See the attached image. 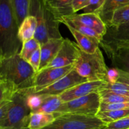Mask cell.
<instances>
[{
    "label": "cell",
    "mask_w": 129,
    "mask_h": 129,
    "mask_svg": "<svg viewBox=\"0 0 129 129\" xmlns=\"http://www.w3.org/2000/svg\"><path fill=\"white\" fill-rule=\"evenodd\" d=\"M11 0H0V58L20 54L22 44Z\"/></svg>",
    "instance_id": "obj_1"
},
{
    "label": "cell",
    "mask_w": 129,
    "mask_h": 129,
    "mask_svg": "<svg viewBox=\"0 0 129 129\" xmlns=\"http://www.w3.org/2000/svg\"><path fill=\"white\" fill-rule=\"evenodd\" d=\"M36 72L19 54L0 58V80L10 82L20 91L34 86Z\"/></svg>",
    "instance_id": "obj_2"
},
{
    "label": "cell",
    "mask_w": 129,
    "mask_h": 129,
    "mask_svg": "<svg viewBox=\"0 0 129 129\" xmlns=\"http://www.w3.org/2000/svg\"><path fill=\"white\" fill-rule=\"evenodd\" d=\"M29 15L35 16L37 20L34 38L40 45L50 39L62 38L59 31L60 23L45 6L43 0H31Z\"/></svg>",
    "instance_id": "obj_3"
},
{
    "label": "cell",
    "mask_w": 129,
    "mask_h": 129,
    "mask_svg": "<svg viewBox=\"0 0 129 129\" xmlns=\"http://www.w3.org/2000/svg\"><path fill=\"white\" fill-rule=\"evenodd\" d=\"M78 74L88 81L108 83L109 70L100 48L93 54L84 52L80 49L78 59L74 64Z\"/></svg>",
    "instance_id": "obj_4"
},
{
    "label": "cell",
    "mask_w": 129,
    "mask_h": 129,
    "mask_svg": "<svg viewBox=\"0 0 129 129\" xmlns=\"http://www.w3.org/2000/svg\"><path fill=\"white\" fill-rule=\"evenodd\" d=\"M27 89L16 93L13 100L7 118L0 124V129H28L31 111L26 103Z\"/></svg>",
    "instance_id": "obj_5"
},
{
    "label": "cell",
    "mask_w": 129,
    "mask_h": 129,
    "mask_svg": "<svg viewBox=\"0 0 129 129\" xmlns=\"http://www.w3.org/2000/svg\"><path fill=\"white\" fill-rule=\"evenodd\" d=\"M101 103L102 101L99 92H94L88 95L63 103L59 112L54 115L55 118L65 113L96 117L100 112Z\"/></svg>",
    "instance_id": "obj_6"
},
{
    "label": "cell",
    "mask_w": 129,
    "mask_h": 129,
    "mask_svg": "<svg viewBox=\"0 0 129 129\" xmlns=\"http://www.w3.org/2000/svg\"><path fill=\"white\" fill-rule=\"evenodd\" d=\"M105 125L97 117L65 113L57 116L52 123L42 129H98Z\"/></svg>",
    "instance_id": "obj_7"
},
{
    "label": "cell",
    "mask_w": 129,
    "mask_h": 129,
    "mask_svg": "<svg viewBox=\"0 0 129 129\" xmlns=\"http://www.w3.org/2000/svg\"><path fill=\"white\" fill-rule=\"evenodd\" d=\"M100 46L114 69L129 74V44L102 40Z\"/></svg>",
    "instance_id": "obj_8"
},
{
    "label": "cell",
    "mask_w": 129,
    "mask_h": 129,
    "mask_svg": "<svg viewBox=\"0 0 129 129\" xmlns=\"http://www.w3.org/2000/svg\"><path fill=\"white\" fill-rule=\"evenodd\" d=\"M74 69V64L63 68H46L35 74L34 86L30 88L31 93H35L49 86L68 74Z\"/></svg>",
    "instance_id": "obj_9"
},
{
    "label": "cell",
    "mask_w": 129,
    "mask_h": 129,
    "mask_svg": "<svg viewBox=\"0 0 129 129\" xmlns=\"http://www.w3.org/2000/svg\"><path fill=\"white\" fill-rule=\"evenodd\" d=\"M88 81L86 78L79 75L74 69L68 74L59 79L55 83L42 90L35 92V94L43 97L49 96H59L68 89L80 83ZM31 92V91H30Z\"/></svg>",
    "instance_id": "obj_10"
},
{
    "label": "cell",
    "mask_w": 129,
    "mask_h": 129,
    "mask_svg": "<svg viewBox=\"0 0 129 129\" xmlns=\"http://www.w3.org/2000/svg\"><path fill=\"white\" fill-rule=\"evenodd\" d=\"M79 52L80 48L78 44L69 39H64L56 56L46 68H63L74 64L78 59Z\"/></svg>",
    "instance_id": "obj_11"
},
{
    "label": "cell",
    "mask_w": 129,
    "mask_h": 129,
    "mask_svg": "<svg viewBox=\"0 0 129 129\" xmlns=\"http://www.w3.org/2000/svg\"><path fill=\"white\" fill-rule=\"evenodd\" d=\"M108 83L105 81H86L80 83L68 89L59 95L63 103L99 92L104 89Z\"/></svg>",
    "instance_id": "obj_12"
},
{
    "label": "cell",
    "mask_w": 129,
    "mask_h": 129,
    "mask_svg": "<svg viewBox=\"0 0 129 129\" xmlns=\"http://www.w3.org/2000/svg\"><path fill=\"white\" fill-rule=\"evenodd\" d=\"M65 18L76 21L91 28L103 38L107 32V25L97 13H74L70 16H65Z\"/></svg>",
    "instance_id": "obj_13"
},
{
    "label": "cell",
    "mask_w": 129,
    "mask_h": 129,
    "mask_svg": "<svg viewBox=\"0 0 129 129\" xmlns=\"http://www.w3.org/2000/svg\"><path fill=\"white\" fill-rule=\"evenodd\" d=\"M73 0H43L45 6L60 23L63 17L75 13L73 8Z\"/></svg>",
    "instance_id": "obj_14"
},
{
    "label": "cell",
    "mask_w": 129,
    "mask_h": 129,
    "mask_svg": "<svg viewBox=\"0 0 129 129\" xmlns=\"http://www.w3.org/2000/svg\"><path fill=\"white\" fill-rule=\"evenodd\" d=\"M64 40V39L63 37L60 39H52L40 45L41 62L40 70L46 68L49 63L54 59L60 50Z\"/></svg>",
    "instance_id": "obj_15"
},
{
    "label": "cell",
    "mask_w": 129,
    "mask_h": 129,
    "mask_svg": "<svg viewBox=\"0 0 129 129\" xmlns=\"http://www.w3.org/2000/svg\"><path fill=\"white\" fill-rule=\"evenodd\" d=\"M76 40L77 44L81 50L88 54H93L100 46L102 40L96 38L84 35L69 25H66Z\"/></svg>",
    "instance_id": "obj_16"
},
{
    "label": "cell",
    "mask_w": 129,
    "mask_h": 129,
    "mask_svg": "<svg viewBox=\"0 0 129 129\" xmlns=\"http://www.w3.org/2000/svg\"><path fill=\"white\" fill-rule=\"evenodd\" d=\"M102 40L129 44V21L117 26H107Z\"/></svg>",
    "instance_id": "obj_17"
},
{
    "label": "cell",
    "mask_w": 129,
    "mask_h": 129,
    "mask_svg": "<svg viewBox=\"0 0 129 129\" xmlns=\"http://www.w3.org/2000/svg\"><path fill=\"white\" fill-rule=\"evenodd\" d=\"M129 5V0H105L98 15L107 25L110 22L113 13L118 9Z\"/></svg>",
    "instance_id": "obj_18"
},
{
    "label": "cell",
    "mask_w": 129,
    "mask_h": 129,
    "mask_svg": "<svg viewBox=\"0 0 129 129\" xmlns=\"http://www.w3.org/2000/svg\"><path fill=\"white\" fill-rule=\"evenodd\" d=\"M37 22L35 16L29 15L25 18L19 26L18 36L21 42L31 40L35 37Z\"/></svg>",
    "instance_id": "obj_19"
},
{
    "label": "cell",
    "mask_w": 129,
    "mask_h": 129,
    "mask_svg": "<svg viewBox=\"0 0 129 129\" xmlns=\"http://www.w3.org/2000/svg\"><path fill=\"white\" fill-rule=\"evenodd\" d=\"M55 119L54 113L31 112L28 128L42 129L52 123Z\"/></svg>",
    "instance_id": "obj_20"
},
{
    "label": "cell",
    "mask_w": 129,
    "mask_h": 129,
    "mask_svg": "<svg viewBox=\"0 0 129 129\" xmlns=\"http://www.w3.org/2000/svg\"><path fill=\"white\" fill-rule=\"evenodd\" d=\"M43 97V96H42ZM42 104L36 112L56 113L62 107L63 102L59 96H49L43 97Z\"/></svg>",
    "instance_id": "obj_21"
},
{
    "label": "cell",
    "mask_w": 129,
    "mask_h": 129,
    "mask_svg": "<svg viewBox=\"0 0 129 129\" xmlns=\"http://www.w3.org/2000/svg\"><path fill=\"white\" fill-rule=\"evenodd\" d=\"M31 0H11L13 9L19 26L30 14Z\"/></svg>",
    "instance_id": "obj_22"
},
{
    "label": "cell",
    "mask_w": 129,
    "mask_h": 129,
    "mask_svg": "<svg viewBox=\"0 0 129 129\" xmlns=\"http://www.w3.org/2000/svg\"><path fill=\"white\" fill-rule=\"evenodd\" d=\"M18 91V88L12 83L0 80V103L13 101Z\"/></svg>",
    "instance_id": "obj_23"
},
{
    "label": "cell",
    "mask_w": 129,
    "mask_h": 129,
    "mask_svg": "<svg viewBox=\"0 0 129 129\" xmlns=\"http://www.w3.org/2000/svg\"><path fill=\"white\" fill-rule=\"evenodd\" d=\"M127 116H129V108L108 112H100L96 117L105 124H107Z\"/></svg>",
    "instance_id": "obj_24"
},
{
    "label": "cell",
    "mask_w": 129,
    "mask_h": 129,
    "mask_svg": "<svg viewBox=\"0 0 129 129\" xmlns=\"http://www.w3.org/2000/svg\"><path fill=\"white\" fill-rule=\"evenodd\" d=\"M102 103H129V97L124 95L117 94L103 89L99 91Z\"/></svg>",
    "instance_id": "obj_25"
},
{
    "label": "cell",
    "mask_w": 129,
    "mask_h": 129,
    "mask_svg": "<svg viewBox=\"0 0 129 129\" xmlns=\"http://www.w3.org/2000/svg\"><path fill=\"white\" fill-rule=\"evenodd\" d=\"M128 21H129V5L115 11L110 22L107 26H117Z\"/></svg>",
    "instance_id": "obj_26"
},
{
    "label": "cell",
    "mask_w": 129,
    "mask_h": 129,
    "mask_svg": "<svg viewBox=\"0 0 129 129\" xmlns=\"http://www.w3.org/2000/svg\"><path fill=\"white\" fill-rule=\"evenodd\" d=\"M40 47V44L35 38L24 42L22 44L21 51L19 55L23 59L28 62L34 52Z\"/></svg>",
    "instance_id": "obj_27"
},
{
    "label": "cell",
    "mask_w": 129,
    "mask_h": 129,
    "mask_svg": "<svg viewBox=\"0 0 129 129\" xmlns=\"http://www.w3.org/2000/svg\"><path fill=\"white\" fill-rule=\"evenodd\" d=\"M27 91L26 103L28 106L30 108L31 112H36L42 104L44 98L42 96L30 92V88L27 89Z\"/></svg>",
    "instance_id": "obj_28"
},
{
    "label": "cell",
    "mask_w": 129,
    "mask_h": 129,
    "mask_svg": "<svg viewBox=\"0 0 129 129\" xmlns=\"http://www.w3.org/2000/svg\"><path fill=\"white\" fill-rule=\"evenodd\" d=\"M104 89L117 94L129 97V88L126 84L120 82L108 83Z\"/></svg>",
    "instance_id": "obj_29"
},
{
    "label": "cell",
    "mask_w": 129,
    "mask_h": 129,
    "mask_svg": "<svg viewBox=\"0 0 129 129\" xmlns=\"http://www.w3.org/2000/svg\"><path fill=\"white\" fill-rule=\"evenodd\" d=\"M105 0H89V3L83 10L84 13H98L104 5Z\"/></svg>",
    "instance_id": "obj_30"
},
{
    "label": "cell",
    "mask_w": 129,
    "mask_h": 129,
    "mask_svg": "<svg viewBox=\"0 0 129 129\" xmlns=\"http://www.w3.org/2000/svg\"><path fill=\"white\" fill-rule=\"evenodd\" d=\"M102 129H129V116L105 124Z\"/></svg>",
    "instance_id": "obj_31"
},
{
    "label": "cell",
    "mask_w": 129,
    "mask_h": 129,
    "mask_svg": "<svg viewBox=\"0 0 129 129\" xmlns=\"http://www.w3.org/2000/svg\"><path fill=\"white\" fill-rule=\"evenodd\" d=\"M127 108H129V103H101L100 112H108V111L119 110L127 109Z\"/></svg>",
    "instance_id": "obj_32"
},
{
    "label": "cell",
    "mask_w": 129,
    "mask_h": 129,
    "mask_svg": "<svg viewBox=\"0 0 129 129\" xmlns=\"http://www.w3.org/2000/svg\"><path fill=\"white\" fill-rule=\"evenodd\" d=\"M28 62L31 65L34 71L36 72V73L40 70V62H41V49H40V47L34 52V53L32 54V55Z\"/></svg>",
    "instance_id": "obj_33"
},
{
    "label": "cell",
    "mask_w": 129,
    "mask_h": 129,
    "mask_svg": "<svg viewBox=\"0 0 129 129\" xmlns=\"http://www.w3.org/2000/svg\"><path fill=\"white\" fill-rule=\"evenodd\" d=\"M12 102L13 101L0 103V124H2L7 118Z\"/></svg>",
    "instance_id": "obj_34"
},
{
    "label": "cell",
    "mask_w": 129,
    "mask_h": 129,
    "mask_svg": "<svg viewBox=\"0 0 129 129\" xmlns=\"http://www.w3.org/2000/svg\"><path fill=\"white\" fill-rule=\"evenodd\" d=\"M89 0H73V8L74 12L76 13L78 11L83 10L86 6Z\"/></svg>",
    "instance_id": "obj_35"
},
{
    "label": "cell",
    "mask_w": 129,
    "mask_h": 129,
    "mask_svg": "<svg viewBox=\"0 0 129 129\" xmlns=\"http://www.w3.org/2000/svg\"><path fill=\"white\" fill-rule=\"evenodd\" d=\"M117 70V69H116ZM118 72V77L116 82H120V83H123L126 84L129 88V74L127 73H124L121 71L117 70Z\"/></svg>",
    "instance_id": "obj_36"
},
{
    "label": "cell",
    "mask_w": 129,
    "mask_h": 129,
    "mask_svg": "<svg viewBox=\"0 0 129 129\" xmlns=\"http://www.w3.org/2000/svg\"><path fill=\"white\" fill-rule=\"evenodd\" d=\"M98 129H102V128H98Z\"/></svg>",
    "instance_id": "obj_37"
},
{
    "label": "cell",
    "mask_w": 129,
    "mask_h": 129,
    "mask_svg": "<svg viewBox=\"0 0 129 129\" xmlns=\"http://www.w3.org/2000/svg\"></svg>",
    "instance_id": "obj_38"
}]
</instances>
